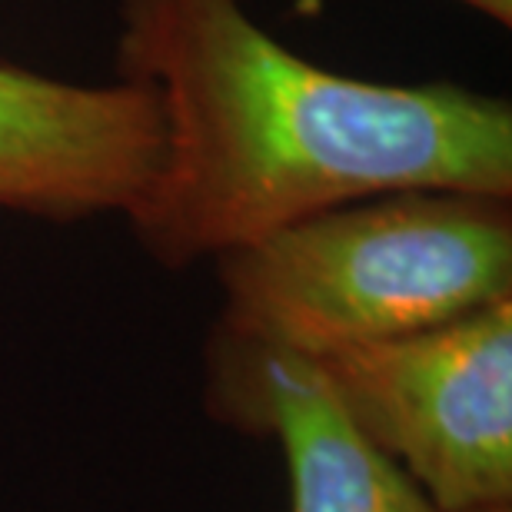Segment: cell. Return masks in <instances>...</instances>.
<instances>
[{
    "instance_id": "1",
    "label": "cell",
    "mask_w": 512,
    "mask_h": 512,
    "mask_svg": "<svg viewBox=\"0 0 512 512\" xmlns=\"http://www.w3.org/2000/svg\"><path fill=\"white\" fill-rule=\"evenodd\" d=\"M120 80L157 94L163 153L124 213L163 270L403 190L512 200V107L469 87L380 84L293 54L240 0H120Z\"/></svg>"
},
{
    "instance_id": "2",
    "label": "cell",
    "mask_w": 512,
    "mask_h": 512,
    "mask_svg": "<svg viewBox=\"0 0 512 512\" xmlns=\"http://www.w3.org/2000/svg\"><path fill=\"white\" fill-rule=\"evenodd\" d=\"M210 336L323 360L512 296V200L403 190L223 253Z\"/></svg>"
},
{
    "instance_id": "3",
    "label": "cell",
    "mask_w": 512,
    "mask_h": 512,
    "mask_svg": "<svg viewBox=\"0 0 512 512\" xmlns=\"http://www.w3.org/2000/svg\"><path fill=\"white\" fill-rule=\"evenodd\" d=\"M313 363L350 426L439 512L512 506V296Z\"/></svg>"
},
{
    "instance_id": "4",
    "label": "cell",
    "mask_w": 512,
    "mask_h": 512,
    "mask_svg": "<svg viewBox=\"0 0 512 512\" xmlns=\"http://www.w3.org/2000/svg\"><path fill=\"white\" fill-rule=\"evenodd\" d=\"M163 153L157 94L0 64V210L47 223L124 217Z\"/></svg>"
},
{
    "instance_id": "5",
    "label": "cell",
    "mask_w": 512,
    "mask_h": 512,
    "mask_svg": "<svg viewBox=\"0 0 512 512\" xmlns=\"http://www.w3.org/2000/svg\"><path fill=\"white\" fill-rule=\"evenodd\" d=\"M203 409L280 446L290 512H439L350 426L313 360L210 336Z\"/></svg>"
},
{
    "instance_id": "6",
    "label": "cell",
    "mask_w": 512,
    "mask_h": 512,
    "mask_svg": "<svg viewBox=\"0 0 512 512\" xmlns=\"http://www.w3.org/2000/svg\"><path fill=\"white\" fill-rule=\"evenodd\" d=\"M469 10H479L483 17L496 20L499 27H512V0H456Z\"/></svg>"
},
{
    "instance_id": "7",
    "label": "cell",
    "mask_w": 512,
    "mask_h": 512,
    "mask_svg": "<svg viewBox=\"0 0 512 512\" xmlns=\"http://www.w3.org/2000/svg\"><path fill=\"white\" fill-rule=\"evenodd\" d=\"M483 512H512V506H496V509H483Z\"/></svg>"
}]
</instances>
